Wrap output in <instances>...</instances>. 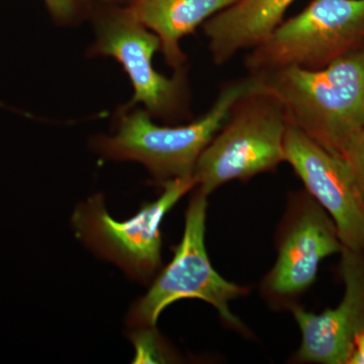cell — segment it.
Instances as JSON below:
<instances>
[{"mask_svg":"<svg viewBox=\"0 0 364 364\" xmlns=\"http://www.w3.org/2000/svg\"><path fill=\"white\" fill-rule=\"evenodd\" d=\"M255 76L279 100L287 124L347 161L364 130V46L323 68L291 67Z\"/></svg>","mask_w":364,"mask_h":364,"instance_id":"obj_1","label":"cell"},{"mask_svg":"<svg viewBox=\"0 0 364 364\" xmlns=\"http://www.w3.org/2000/svg\"><path fill=\"white\" fill-rule=\"evenodd\" d=\"M259 85V78L254 75L230 83L205 116L183 126H158L145 109H124L114 135L95 136L93 149L105 159L141 163L161 182L193 176L198 158L221 130L234 105Z\"/></svg>","mask_w":364,"mask_h":364,"instance_id":"obj_2","label":"cell"},{"mask_svg":"<svg viewBox=\"0 0 364 364\" xmlns=\"http://www.w3.org/2000/svg\"><path fill=\"white\" fill-rule=\"evenodd\" d=\"M287 127L282 105L260 80L234 105L203 151L193 170L195 188L208 196L228 182L248 181L277 168L284 162Z\"/></svg>","mask_w":364,"mask_h":364,"instance_id":"obj_3","label":"cell"},{"mask_svg":"<svg viewBox=\"0 0 364 364\" xmlns=\"http://www.w3.org/2000/svg\"><path fill=\"white\" fill-rule=\"evenodd\" d=\"M208 196L195 188L186 210L181 243L176 246L171 262L132 308L128 317L131 327L154 328L167 306L181 299H198L214 306L229 327L241 333L248 331L229 306L234 299L246 296L248 287L225 279L208 258L205 248Z\"/></svg>","mask_w":364,"mask_h":364,"instance_id":"obj_4","label":"cell"},{"mask_svg":"<svg viewBox=\"0 0 364 364\" xmlns=\"http://www.w3.org/2000/svg\"><path fill=\"white\" fill-rule=\"evenodd\" d=\"M195 188L193 176L163 182L161 196L155 202L145 203L126 221L111 217L104 196L95 195L75 208L72 227L79 240L93 252L114 263L134 279L148 282L161 267L163 219Z\"/></svg>","mask_w":364,"mask_h":364,"instance_id":"obj_5","label":"cell"},{"mask_svg":"<svg viewBox=\"0 0 364 364\" xmlns=\"http://www.w3.org/2000/svg\"><path fill=\"white\" fill-rule=\"evenodd\" d=\"M364 37V0H313L280 23L246 58L252 75L298 67L320 69Z\"/></svg>","mask_w":364,"mask_h":364,"instance_id":"obj_6","label":"cell"},{"mask_svg":"<svg viewBox=\"0 0 364 364\" xmlns=\"http://www.w3.org/2000/svg\"><path fill=\"white\" fill-rule=\"evenodd\" d=\"M277 258L260 284L268 305L287 309L313 286L322 260L341 253L330 215L306 191L291 193L277 233Z\"/></svg>","mask_w":364,"mask_h":364,"instance_id":"obj_7","label":"cell"},{"mask_svg":"<svg viewBox=\"0 0 364 364\" xmlns=\"http://www.w3.org/2000/svg\"><path fill=\"white\" fill-rule=\"evenodd\" d=\"M95 40L90 56L117 60L134 87V97L124 109L143 105L151 117L173 119L181 116L186 104V76L176 72L169 78L155 70L153 57L160 41L132 16L127 7L105 9L95 16Z\"/></svg>","mask_w":364,"mask_h":364,"instance_id":"obj_8","label":"cell"},{"mask_svg":"<svg viewBox=\"0 0 364 364\" xmlns=\"http://www.w3.org/2000/svg\"><path fill=\"white\" fill-rule=\"evenodd\" d=\"M284 162L330 215L342 247L364 253V193L350 164L289 124L284 136Z\"/></svg>","mask_w":364,"mask_h":364,"instance_id":"obj_9","label":"cell"},{"mask_svg":"<svg viewBox=\"0 0 364 364\" xmlns=\"http://www.w3.org/2000/svg\"><path fill=\"white\" fill-rule=\"evenodd\" d=\"M341 255L345 291L339 305L320 314L299 304L289 310L301 333L298 363L347 364L354 338L364 329V253L342 247Z\"/></svg>","mask_w":364,"mask_h":364,"instance_id":"obj_10","label":"cell"},{"mask_svg":"<svg viewBox=\"0 0 364 364\" xmlns=\"http://www.w3.org/2000/svg\"><path fill=\"white\" fill-rule=\"evenodd\" d=\"M294 0H236L205 21L213 59L227 63L242 50L260 45L282 23Z\"/></svg>","mask_w":364,"mask_h":364,"instance_id":"obj_11","label":"cell"},{"mask_svg":"<svg viewBox=\"0 0 364 364\" xmlns=\"http://www.w3.org/2000/svg\"><path fill=\"white\" fill-rule=\"evenodd\" d=\"M236 0H129L128 11L160 41L167 64L183 71L181 40Z\"/></svg>","mask_w":364,"mask_h":364,"instance_id":"obj_12","label":"cell"},{"mask_svg":"<svg viewBox=\"0 0 364 364\" xmlns=\"http://www.w3.org/2000/svg\"><path fill=\"white\" fill-rule=\"evenodd\" d=\"M135 337V344L138 350V360H144L143 363H163L164 354L162 352L161 341L156 336L154 328H143L139 329Z\"/></svg>","mask_w":364,"mask_h":364,"instance_id":"obj_13","label":"cell"},{"mask_svg":"<svg viewBox=\"0 0 364 364\" xmlns=\"http://www.w3.org/2000/svg\"><path fill=\"white\" fill-rule=\"evenodd\" d=\"M50 14L60 23H70L78 16L76 0H43Z\"/></svg>","mask_w":364,"mask_h":364,"instance_id":"obj_14","label":"cell"},{"mask_svg":"<svg viewBox=\"0 0 364 364\" xmlns=\"http://www.w3.org/2000/svg\"><path fill=\"white\" fill-rule=\"evenodd\" d=\"M347 162L353 169L359 186L363 188L364 193V130L354 144Z\"/></svg>","mask_w":364,"mask_h":364,"instance_id":"obj_15","label":"cell"},{"mask_svg":"<svg viewBox=\"0 0 364 364\" xmlns=\"http://www.w3.org/2000/svg\"><path fill=\"white\" fill-rule=\"evenodd\" d=\"M347 364H364V329L354 338L353 348Z\"/></svg>","mask_w":364,"mask_h":364,"instance_id":"obj_16","label":"cell"},{"mask_svg":"<svg viewBox=\"0 0 364 364\" xmlns=\"http://www.w3.org/2000/svg\"><path fill=\"white\" fill-rule=\"evenodd\" d=\"M100 1L109 2L111 1V0H100Z\"/></svg>","mask_w":364,"mask_h":364,"instance_id":"obj_17","label":"cell"}]
</instances>
